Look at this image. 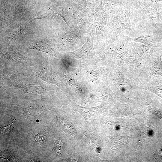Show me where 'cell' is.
<instances>
[{"label": "cell", "mask_w": 162, "mask_h": 162, "mask_svg": "<svg viewBox=\"0 0 162 162\" xmlns=\"http://www.w3.org/2000/svg\"><path fill=\"white\" fill-rule=\"evenodd\" d=\"M154 79L141 88L152 92L162 98V81L155 77Z\"/></svg>", "instance_id": "6da1fadb"}, {"label": "cell", "mask_w": 162, "mask_h": 162, "mask_svg": "<svg viewBox=\"0 0 162 162\" xmlns=\"http://www.w3.org/2000/svg\"><path fill=\"white\" fill-rule=\"evenodd\" d=\"M70 160L71 161H79L80 160L79 157L76 155H73L69 158Z\"/></svg>", "instance_id": "5b68a950"}, {"label": "cell", "mask_w": 162, "mask_h": 162, "mask_svg": "<svg viewBox=\"0 0 162 162\" xmlns=\"http://www.w3.org/2000/svg\"><path fill=\"white\" fill-rule=\"evenodd\" d=\"M129 38L130 40H134L136 42L143 43L146 46H149L150 44L149 37L148 35L142 34L139 37L137 38L132 39Z\"/></svg>", "instance_id": "3957f363"}, {"label": "cell", "mask_w": 162, "mask_h": 162, "mask_svg": "<svg viewBox=\"0 0 162 162\" xmlns=\"http://www.w3.org/2000/svg\"><path fill=\"white\" fill-rule=\"evenodd\" d=\"M152 67L148 78L150 80L153 76L159 75L162 76V61L160 56H154L152 60Z\"/></svg>", "instance_id": "7a4b0ae2"}, {"label": "cell", "mask_w": 162, "mask_h": 162, "mask_svg": "<svg viewBox=\"0 0 162 162\" xmlns=\"http://www.w3.org/2000/svg\"><path fill=\"white\" fill-rule=\"evenodd\" d=\"M12 128L11 123H10L9 125L2 128L1 132L3 134H5L10 132Z\"/></svg>", "instance_id": "277c9868"}]
</instances>
